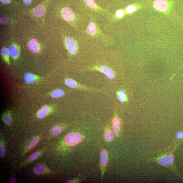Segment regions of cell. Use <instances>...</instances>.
Returning a JSON list of instances; mask_svg holds the SVG:
<instances>
[{
	"label": "cell",
	"mask_w": 183,
	"mask_h": 183,
	"mask_svg": "<svg viewBox=\"0 0 183 183\" xmlns=\"http://www.w3.org/2000/svg\"><path fill=\"white\" fill-rule=\"evenodd\" d=\"M174 149L171 150L169 148L165 150H159L158 152L154 153L152 158L147 159L149 161L156 162L169 168L174 170L173 163L174 161Z\"/></svg>",
	"instance_id": "6da1fadb"
},
{
	"label": "cell",
	"mask_w": 183,
	"mask_h": 183,
	"mask_svg": "<svg viewBox=\"0 0 183 183\" xmlns=\"http://www.w3.org/2000/svg\"><path fill=\"white\" fill-rule=\"evenodd\" d=\"M83 136L80 133L76 132L69 133L64 138V142L69 146H74L79 144L83 140Z\"/></svg>",
	"instance_id": "7a4b0ae2"
},
{
	"label": "cell",
	"mask_w": 183,
	"mask_h": 183,
	"mask_svg": "<svg viewBox=\"0 0 183 183\" xmlns=\"http://www.w3.org/2000/svg\"><path fill=\"white\" fill-rule=\"evenodd\" d=\"M108 160V154L105 149H103L101 151L100 156V168L101 172V182L105 173L107 164Z\"/></svg>",
	"instance_id": "3957f363"
},
{
	"label": "cell",
	"mask_w": 183,
	"mask_h": 183,
	"mask_svg": "<svg viewBox=\"0 0 183 183\" xmlns=\"http://www.w3.org/2000/svg\"><path fill=\"white\" fill-rule=\"evenodd\" d=\"M153 5L155 9L161 12L166 11L168 7V2L166 0H155Z\"/></svg>",
	"instance_id": "277c9868"
},
{
	"label": "cell",
	"mask_w": 183,
	"mask_h": 183,
	"mask_svg": "<svg viewBox=\"0 0 183 183\" xmlns=\"http://www.w3.org/2000/svg\"><path fill=\"white\" fill-rule=\"evenodd\" d=\"M66 45L69 53L75 54L78 50L77 44L71 38H68L66 41Z\"/></svg>",
	"instance_id": "5b68a950"
},
{
	"label": "cell",
	"mask_w": 183,
	"mask_h": 183,
	"mask_svg": "<svg viewBox=\"0 0 183 183\" xmlns=\"http://www.w3.org/2000/svg\"><path fill=\"white\" fill-rule=\"evenodd\" d=\"M61 14L63 18L68 21H72L75 19V14L69 8H64L63 9Z\"/></svg>",
	"instance_id": "8992f818"
},
{
	"label": "cell",
	"mask_w": 183,
	"mask_h": 183,
	"mask_svg": "<svg viewBox=\"0 0 183 183\" xmlns=\"http://www.w3.org/2000/svg\"><path fill=\"white\" fill-rule=\"evenodd\" d=\"M121 121L118 118L116 117L112 120V125L115 135L117 137L119 135L121 129Z\"/></svg>",
	"instance_id": "52a82bcc"
},
{
	"label": "cell",
	"mask_w": 183,
	"mask_h": 183,
	"mask_svg": "<svg viewBox=\"0 0 183 183\" xmlns=\"http://www.w3.org/2000/svg\"><path fill=\"white\" fill-rule=\"evenodd\" d=\"M28 47L29 50L32 53H38L40 50V46L36 39H33L28 43Z\"/></svg>",
	"instance_id": "ba28073f"
},
{
	"label": "cell",
	"mask_w": 183,
	"mask_h": 183,
	"mask_svg": "<svg viewBox=\"0 0 183 183\" xmlns=\"http://www.w3.org/2000/svg\"><path fill=\"white\" fill-rule=\"evenodd\" d=\"M99 69L101 72L105 74L106 77L110 79H113L114 77L115 76L114 72L110 68L103 66L99 67Z\"/></svg>",
	"instance_id": "9c48e42d"
},
{
	"label": "cell",
	"mask_w": 183,
	"mask_h": 183,
	"mask_svg": "<svg viewBox=\"0 0 183 183\" xmlns=\"http://www.w3.org/2000/svg\"><path fill=\"white\" fill-rule=\"evenodd\" d=\"M46 11L45 7L43 5H40L36 7L34 10L33 14L35 16L37 17H41L45 14Z\"/></svg>",
	"instance_id": "30bf717a"
},
{
	"label": "cell",
	"mask_w": 183,
	"mask_h": 183,
	"mask_svg": "<svg viewBox=\"0 0 183 183\" xmlns=\"http://www.w3.org/2000/svg\"><path fill=\"white\" fill-rule=\"evenodd\" d=\"M50 111V107L47 105H44L41 107L38 112L37 116L38 118L43 119L46 117Z\"/></svg>",
	"instance_id": "8fae6325"
},
{
	"label": "cell",
	"mask_w": 183,
	"mask_h": 183,
	"mask_svg": "<svg viewBox=\"0 0 183 183\" xmlns=\"http://www.w3.org/2000/svg\"><path fill=\"white\" fill-rule=\"evenodd\" d=\"M37 76L32 73H27L25 74L24 79L26 84L30 85L34 83L36 80Z\"/></svg>",
	"instance_id": "7c38bea8"
},
{
	"label": "cell",
	"mask_w": 183,
	"mask_h": 183,
	"mask_svg": "<svg viewBox=\"0 0 183 183\" xmlns=\"http://www.w3.org/2000/svg\"><path fill=\"white\" fill-rule=\"evenodd\" d=\"M104 137L107 142H111L113 141L115 138V136L111 130L109 129H106L104 130Z\"/></svg>",
	"instance_id": "4fadbf2b"
},
{
	"label": "cell",
	"mask_w": 183,
	"mask_h": 183,
	"mask_svg": "<svg viewBox=\"0 0 183 183\" xmlns=\"http://www.w3.org/2000/svg\"><path fill=\"white\" fill-rule=\"evenodd\" d=\"M46 165L44 164H38L33 169V172L36 175H41L44 173L46 169Z\"/></svg>",
	"instance_id": "5bb4252c"
},
{
	"label": "cell",
	"mask_w": 183,
	"mask_h": 183,
	"mask_svg": "<svg viewBox=\"0 0 183 183\" xmlns=\"http://www.w3.org/2000/svg\"><path fill=\"white\" fill-rule=\"evenodd\" d=\"M2 121L7 125H10L12 124L13 119L10 115L7 113H4L2 116Z\"/></svg>",
	"instance_id": "9a60e30c"
},
{
	"label": "cell",
	"mask_w": 183,
	"mask_h": 183,
	"mask_svg": "<svg viewBox=\"0 0 183 183\" xmlns=\"http://www.w3.org/2000/svg\"><path fill=\"white\" fill-rule=\"evenodd\" d=\"M39 142V138L38 137H34L32 138L28 142L27 145V148L28 149L35 147Z\"/></svg>",
	"instance_id": "2e32d148"
},
{
	"label": "cell",
	"mask_w": 183,
	"mask_h": 183,
	"mask_svg": "<svg viewBox=\"0 0 183 183\" xmlns=\"http://www.w3.org/2000/svg\"><path fill=\"white\" fill-rule=\"evenodd\" d=\"M117 96L118 100L122 102H124L127 100V96L124 91L122 90H120L118 92Z\"/></svg>",
	"instance_id": "e0dca14e"
},
{
	"label": "cell",
	"mask_w": 183,
	"mask_h": 183,
	"mask_svg": "<svg viewBox=\"0 0 183 183\" xmlns=\"http://www.w3.org/2000/svg\"><path fill=\"white\" fill-rule=\"evenodd\" d=\"M89 34L93 35L96 32V28L94 23L91 22L88 24L87 29Z\"/></svg>",
	"instance_id": "ac0fdd59"
},
{
	"label": "cell",
	"mask_w": 183,
	"mask_h": 183,
	"mask_svg": "<svg viewBox=\"0 0 183 183\" xmlns=\"http://www.w3.org/2000/svg\"><path fill=\"white\" fill-rule=\"evenodd\" d=\"M9 54L10 56L14 58H16L18 56V49L15 46L12 45L9 47Z\"/></svg>",
	"instance_id": "d6986e66"
},
{
	"label": "cell",
	"mask_w": 183,
	"mask_h": 183,
	"mask_svg": "<svg viewBox=\"0 0 183 183\" xmlns=\"http://www.w3.org/2000/svg\"><path fill=\"white\" fill-rule=\"evenodd\" d=\"M62 128L58 125H56L50 131L51 134L53 136H57L61 134L62 132Z\"/></svg>",
	"instance_id": "ffe728a7"
},
{
	"label": "cell",
	"mask_w": 183,
	"mask_h": 183,
	"mask_svg": "<svg viewBox=\"0 0 183 183\" xmlns=\"http://www.w3.org/2000/svg\"><path fill=\"white\" fill-rule=\"evenodd\" d=\"M63 91L61 89L57 90L53 92L51 94V96L52 98H61L64 95Z\"/></svg>",
	"instance_id": "44dd1931"
},
{
	"label": "cell",
	"mask_w": 183,
	"mask_h": 183,
	"mask_svg": "<svg viewBox=\"0 0 183 183\" xmlns=\"http://www.w3.org/2000/svg\"><path fill=\"white\" fill-rule=\"evenodd\" d=\"M65 84L72 88H76L77 87V83L74 80L68 78L65 81Z\"/></svg>",
	"instance_id": "7402d4cb"
},
{
	"label": "cell",
	"mask_w": 183,
	"mask_h": 183,
	"mask_svg": "<svg viewBox=\"0 0 183 183\" xmlns=\"http://www.w3.org/2000/svg\"><path fill=\"white\" fill-rule=\"evenodd\" d=\"M84 2L88 6L92 8L97 7L94 0H84Z\"/></svg>",
	"instance_id": "603a6c76"
},
{
	"label": "cell",
	"mask_w": 183,
	"mask_h": 183,
	"mask_svg": "<svg viewBox=\"0 0 183 183\" xmlns=\"http://www.w3.org/2000/svg\"><path fill=\"white\" fill-rule=\"evenodd\" d=\"M40 151L37 152L32 154L29 157V160L30 161H33L35 160L37 158H38L39 156L40 155Z\"/></svg>",
	"instance_id": "cb8c5ba5"
},
{
	"label": "cell",
	"mask_w": 183,
	"mask_h": 183,
	"mask_svg": "<svg viewBox=\"0 0 183 183\" xmlns=\"http://www.w3.org/2000/svg\"><path fill=\"white\" fill-rule=\"evenodd\" d=\"M6 154V150L4 146L1 144L0 145V156L1 158H3Z\"/></svg>",
	"instance_id": "d4e9b609"
},
{
	"label": "cell",
	"mask_w": 183,
	"mask_h": 183,
	"mask_svg": "<svg viewBox=\"0 0 183 183\" xmlns=\"http://www.w3.org/2000/svg\"><path fill=\"white\" fill-rule=\"evenodd\" d=\"M136 10V8L134 6H128L126 8V11L128 14H130L134 12Z\"/></svg>",
	"instance_id": "484cf974"
},
{
	"label": "cell",
	"mask_w": 183,
	"mask_h": 183,
	"mask_svg": "<svg viewBox=\"0 0 183 183\" xmlns=\"http://www.w3.org/2000/svg\"><path fill=\"white\" fill-rule=\"evenodd\" d=\"M2 53L5 57H8L9 56V50L6 48H2L1 50Z\"/></svg>",
	"instance_id": "4316f807"
},
{
	"label": "cell",
	"mask_w": 183,
	"mask_h": 183,
	"mask_svg": "<svg viewBox=\"0 0 183 183\" xmlns=\"http://www.w3.org/2000/svg\"><path fill=\"white\" fill-rule=\"evenodd\" d=\"M176 137L179 140L183 139V132L182 131L178 132L176 134Z\"/></svg>",
	"instance_id": "83f0119b"
},
{
	"label": "cell",
	"mask_w": 183,
	"mask_h": 183,
	"mask_svg": "<svg viewBox=\"0 0 183 183\" xmlns=\"http://www.w3.org/2000/svg\"><path fill=\"white\" fill-rule=\"evenodd\" d=\"M124 14L123 12L121 10H118L117 11L116 16H117L119 17H122Z\"/></svg>",
	"instance_id": "f1b7e54d"
},
{
	"label": "cell",
	"mask_w": 183,
	"mask_h": 183,
	"mask_svg": "<svg viewBox=\"0 0 183 183\" xmlns=\"http://www.w3.org/2000/svg\"><path fill=\"white\" fill-rule=\"evenodd\" d=\"M10 183H16L17 180L16 178L14 176H12L9 180Z\"/></svg>",
	"instance_id": "f546056e"
},
{
	"label": "cell",
	"mask_w": 183,
	"mask_h": 183,
	"mask_svg": "<svg viewBox=\"0 0 183 183\" xmlns=\"http://www.w3.org/2000/svg\"><path fill=\"white\" fill-rule=\"evenodd\" d=\"M25 4L27 5H29L32 2V0H23Z\"/></svg>",
	"instance_id": "4dcf8cb0"
},
{
	"label": "cell",
	"mask_w": 183,
	"mask_h": 183,
	"mask_svg": "<svg viewBox=\"0 0 183 183\" xmlns=\"http://www.w3.org/2000/svg\"><path fill=\"white\" fill-rule=\"evenodd\" d=\"M0 1L5 4H9L11 1V0H0Z\"/></svg>",
	"instance_id": "1f68e13d"
}]
</instances>
